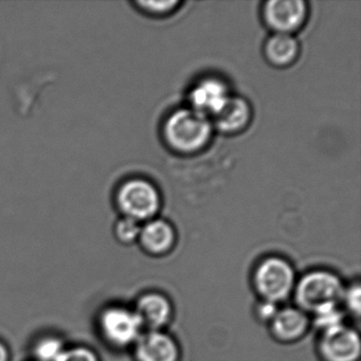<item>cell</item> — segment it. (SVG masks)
<instances>
[{"instance_id": "21", "label": "cell", "mask_w": 361, "mask_h": 361, "mask_svg": "<svg viewBox=\"0 0 361 361\" xmlns=\"http://www.w3.org/2000/svg\"><path fill=\"white\" fill-rule=\"evenodd\" d=\"M58 361H99L97 355L90 348L84 346L66 348Z\"/></svg>"}, {"instance_id": "16", "label": "cell", "mask_w": 361, "mask_h": 361, "mask_svg": "<svg viewBox=\"0 0 361 361\" xmlns=\"http://www.w3.org/2000/svg\"><path fill=\"white\" fill-rule=\"evenodd\" d=\"M340 306H342L344 314H348L359 320L361 312V287L358 281L345 285Z\"/></svg>"}, {"instance_id": "13", "label": "cell", "mask_w": 361, "mask_h": 361, "mask_svg": "<svg viewBox=\"0 0 361 361\" xmlns=\"http://www.w3.org/2000/svg\"><path fill=\"white\" fill-rule=\"evenodd\" d=\"M251 120L249 103L240 97H231L224 109L211 119L213 128L224 134H238L248 126Z\"/></svg>"}, {"instance_id": "17", "label": "cell", "mask_w": 361, "mask_h": 361, "mask_svg": "<svg viewBox=\"0 0 361 361\" xmlns=\"http://www.w3.org/2000/svg\"><path fill=\"white\" fill-rule=\"evenodd\" d=\"M65 350L66 348L62 340L56 337H47L37 342L35 353L39 361H58Z\"/></svg>"}, {"instance_id": "5", "label": "cell", "mask_w": 361, "mask_h": 361, "mask_svg": "<svg viewBox=\"0 0 361 361\" xmlns=\"http://www.w3.org/2000/svg\"><path fill=\"white\" fill-rule=\"evenodd\" d=\"M100 329L105 339L117 348L134 346L145 331L135 310L122 306H111L102 312Z\"/></svg>"}, {"instance_id": "14", "label": "cell", "mask_w": 361, "mask_h": 361, "mask_svg": "<svg viewBox=\"0 0 361 361\" xmlns=\"http://www.w3.org/2000/svg\"><path fill=\"white\" fill-rule=\"evenodd\" d=\"M264 54L274 66L287 67L297 59L299 44L291 35L274 33L266 42Z\"/></svg>"}, {"instance_id": "2", "label": "cell", "mask_w": 361, "mask_h": 361, "mask_svg": "<svg viewBox=\"0 0 361 361\" xmlns=\"http://www.w3.org/2000/svg\"><path fill=\"white\" fill-rule=\"evenodd\" d=\"M345 284L336 272L312 269L295 283L293 298L295 305L312 316L331 306H340Z\"/></svg>"}, {"instance_id": "20", "label": "cell", "mask_w": 361, "mask_h": 361, "mask_svg": "<svg viewBox=\"0 0 361 361\" xmlns=\"http://www.w3.org/2000/svg\"><path fill=\"white\" fill-rule=\"evenodd\" d=\"M140 8L154 16H166L174 11L180 3L176 0L172 1H140L138 3Z\"/></svg>"}, {"instance_id": "4", "label": "cell", "mask_w": 361, "mask_h": 361, "mask_svg": "<svg viewBox=\"0 0 361 361\" xmlns=\"http://www.w3.org/2000/svg\"><path fill=\"white\" fill-rule=\"evenodd\" d=\"M117 202L124 216L139 223L154 219L161 206V197L157 188L141 178L130 179L124 183L118 191Z\"/></svg>"}, {"instance_id": "10", "label": "cell", "mask_w": 361, "mask_h": 361, "mask_svg": "<svg viewBox=\"0 0 361 361\" xmlns=\"http://www.w3.org/2000/svg\"><path fill=\"white\" fill-rule=\"evenodd\" d=\"M143 331H166L174 317L172 302L158 291L143 293L134 308Z\"/></svg>"}, {"instance_id": "19", "label": "cell", "mask_w": 361, "mask_h": 361, "mask_svg": "<svg viewBox=\"0 0 361 361\" xmlns=\"http://www.w3.org/2000/svg\"><path fill=\"white\" fill-rule=\"evenodd\" d=\"M281 305L274 303V302L265 301V300H259L255 306V317L259 323H263L268 326L272 319L278 312Z\"/></svg>"}, {"instance_id": "11", "label": "cell", "mask_w": 361, "mask_h": 361, "mask_svg": "<svg viewBox=\"0 0 361 361\" xmlns=\"http://www.w3.org/2000/svg\"><path fill=\"white\" fill-rule=\"evenodd\" d=\"M229 94L228 86L221 80L215 78L202 80L190 92L191 109L211 120L231 98Z\"/></svg>"}, {"instance_id": "6", "label": "cell", "mask_w": 361, "mask_h": 361, "mask_svg": "<svg viewBox=\"0 0 361 361\" xmlns=\"http://www.w3.org/2000/svg\"><path fill=\"white\" fill-rule=\"evenodd\" d=\"M317 350L322 361H359L361 339L359 331L344 324L319 334Z\"/></svg>"}, {"instance_id": "3", "label": "cell", "mask_w": 361, "mask_h": 361, "mask_svg": "<svg viewBox=\"0 0 361 361\" xmlns=\"http://www.w3.org/2000/svg\"><path fill=\"white\" fill-rule=\"evenodd\" d=\"M297 274L290 262L278 255L261 259L251 276L253 290L259 300L282 305L293 297Z\"/></svg>"}, {"instance_id": "9", "label": "cell", "mask_w": 361, "mask_h": 361, "mask_svg": "<svg viewBox=\"0 0 361 361\" xmlns=\"http://www.w3.org/2000/svg\"><path fill=\"white\" fill-rule=\"evenodd\" d=\"M136 361H180V346L166 331H145L134 344Z\"/></svg>"}, {"instance_id": "15", "label": "cell", "mask_w": 361, "mask_h": 361, "mask_svg": "<svg viewBox=\"0 0 361 361\" xmlns=\"http://www.w3.org/2000/svg\"><path fill=\"white\" fill-rule=\"evenodd\" d=\"M344 319L345 314L341 306H331L310 316V322L312 327L316 329L320 334L344 324Z\"/></svg>"}, {"instance_id": "7", "label": "cell", "mask_w": 361, "mask_h": 361, "mask_svg": "<svg viewBox=\"0 0 361 361\" xmlns=\"http://www.w3.org/2000/svg\"><path fill=\"white\" fill-rule=\"evenodd\" d=\"M306 16L307 5L303 0H271L263 7L264 22L279 35H293L303 26Z\"/></svg>"}, {"instance_id": "18", "label": "cell", "mask_w": 361, "mask_h": 361, "mask_svg": "<svg viewBox=\"0 0 361 361\" xmlns=\"http://www.w3.org/2000/svg\"><path fill=\"white\" fill-rule=\"evenodd\" d=\"M141 227L142 226L140 225L139 221L130 219V217L124 216L116 225V236L123 244H133V243L139 240Z\"/></svg>"}, {"instance_id": "12", "label": "cell", "mask_w": 361, "mask_h": 361, "mask_svg": "<svg viewBox=\"0 0 361 361\" xmlns=\"http://www.w3.org/2000/svg\"><path fill=\"white\" fill-rule=\"evenodd\" d=\"M139 240L145 252L149 255L164 257L174 248L176 244V232L168 221L164 219H151L141 227Z\"/></svg>"}, {"instance_id": "8", "label": "cell", "mask_w": 361, "mask_h": 361, "mask_svg": "<svg viewBox=\"0 0 361 361\" xmlns=\"http://www.w3.org/2000/svg\"><path fill=\"white\" fill-rule=\"evenodd\" d=\"M270 335L276 341L291 344L300 341L312 329L310 314L295 305L281 306L268 324Z\"/></svg>"}, {"instance_id": "1", "label": "cell", "mask_w": 361, "mask_h": 361, "mask_svg": "<svg viewBox=\"0 0 361 361\" xmlns=\"http://www.w3.org/2000/svg\"><path fill=\"white\" fill-rule=\"evenodd\" d=\"M212 133L211 120L192 109H178L171 114L162 128L166 145L181 155L202 151L210 142Z\"/></svg>"}, {"instance_id": "22", "label": "cell", "mask_w": 361, "mask_h": 361, "mask_svg": "<svg viewBox=\"0 0 361 361\" xmlns=\"http://www.w3.org/2000/svg\"><path fill=\"white\" fill-rule=\"evenodd\" d=\"M9 354H8L7 348L0 342V361H8Z\"/></svg>"}]
</instances>
